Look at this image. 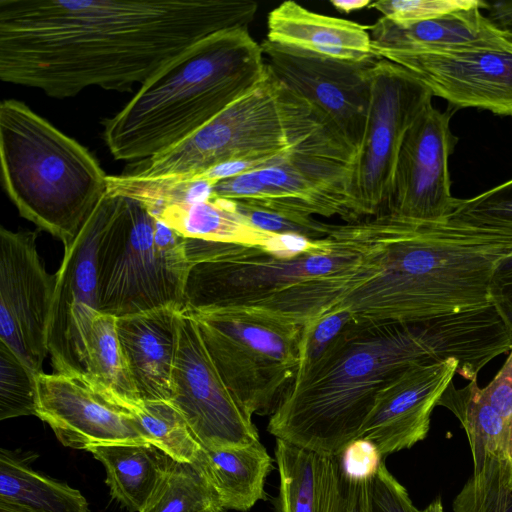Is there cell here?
<instances>
[{"mask_svg": "<svg viewBox=\"0 0 512 512\" xmlns=\"http://www.w3.org/2000/svg\"><path fill=\"white\" fill-rule=\"evenodd\" d=\"M251 0H0V79L54 98L131 91L197 42L245 28Z\"/></svg>", "mask_w": 512, "mask_h": 512, "instance_id": "obj_1", "label": "cell"}, {"mask_svg": "<svg viewBox=\"0 0 512 512\" xmlns=\"http://www.w3.org/2000/svg\"><path fill=\"white\" fill-rule=\"evenodd\" d=\"M495 307L413 322L356 320L305 376L294 379L271 413L276 439L337 456L358 434L378 393L413 365L458 361L468 381L512 348Z\"/></svg>", "mask_w": 512, "mask_h": 512, "instance_id": "obj_2", "label": "cell"}, {"mask_svg": "<svg viewBox=\"0 0 512 512\" xmlns=\"http://www.w3.org/2000/svg\"><path fill=\"white\" fill-rule=\"evenodd\" d=\"M329 234L358 254L334 308L359 321L413 322L488 306L493 268L512 252L511 231L453 218L380 213L333 224Z\"/></svg>", "mask_w": 512, "mask_h": 512, "instance_id": "obj_3", "label": "cell"}, {"mask_svg": "<svg viewBox=\"0 0 512 512\" xmlns=\"http://www.w3.org/2000/svg\"><path fill=\"white\" fill-rule=\"evenodd\" d=\"M267 63L248 29L215 33L150 77L113 117L103 138L115 159L155 156L184 140L264 77Z\"/></svg>", "mask_w": 512, "mask_h": 512, "instance_id": "obj_4", "label": "cell"}, {"mask_svg": "<svg viewBox=\"0 0 512 512\" xmlns=\"http://www.w3.org/2000/svg\"><path fill=\"white\" fill-rule=\"evenodd\" d=\"M319 250L295 257L263 248L186 239L184 310L249 311L304 326L344 296L358 254L327 236Z\"/></svg>", "mask_w": 512, "mask_h": 512, "instance_id": "obj_5", "label": "cell"}, {"mask_svg": "<svg viewBox=\"0 0 512 512\" xmlns=\"http://www.w3.org/2000/svg\"><path fill=\"white\" fill-rule=\"evenodd\" d=\"M3 187L20 215L68 246L107 194L93 155L25 103H0Z\"/></svg>", "mask_w": 512, "mask_h": 512, "instance_id": "obj_6", "label": "cell"}, {"mask_svg": "<svg viewBox=\"0 0 512 512\" xmlns=\"http://www.w3.org/2000/svg\"><path fill=\"white\" fill-rule=\"evenodd\" d=\"M327 129L336 130L306 99L276 78L267 65L263 79L212 120L169 149L134 162L123 174L138 178L192 177L236 160L272 163Z\"/></svg>", "mask_w": 512, "mask_h": 512, "instance_id": "obj_7", "label": "cell"}, {"mask_svg": "<svg viewBox=\"0 0 512 512\" xmlns=\"http://www.w3.org/2000/svg\"><path fill=\"white\" fill-rule=\"evenodd\" d=\"M100 312L121 318L159 308L184 311L186 237L138 200L120 196L97 253Z\"/></svg>", "mask_w": 512, "mask_h": 512, "instance_id": "obj_8", "label": "cell"}, {"mask_svg": "<svg viewBox=\"0 0 512 512\" xmlns=\"http://www.w3.org/2000/svg\"><path fill=\"white\" fill-rule=\"evenodd\" d=\"M189 313L238 402L251 415L272 413L296 375L302 326L249 311Z\"/></svg>", "mask_w": 512, "mask_h": 512, "instance_id": "obj_9", "label": "cell"}, {"mask_svg": "<svg viewBox=\"0 0 512 512\" xmlns=\"http://www.w3.org/2000/svg\"><path fill=\"white\" fill-rule=\"evenodd\" d=\"M356 151L334 129L324 130L274 163L221 180L214 196L301 216L352 221L349 189Z\"/></svg>", "mask_w": 512, "mask_h": 512, "instance_id": "obj_10", "label": "cell"}, {"mask_svg": "<svg viewBox=\"0 0 512 512\" xmlns=\"http://www.w3.org/2000/svg\"><path fill=\"white\" fill-rule=\"evenodd\" d=\"M370 87L366 131L349 189L352 221L384 211L405 135L433 97L409 71L383 58L370 69Z\"/></svg>", "mask_w": 512, "mask_h": 512, "instance_id": "obj_11", "label": "cell"}, {"mask_svg": "<svg viewBox=\"0 0 512 512\" xmlns=\"http://www.w3.org/2000/svg\"><path fill=\"white\" fill-rule=\"evenodd\" d=\"M120 196L107 193L65 248L48 325V354L54 373L85 375L86 340L100 312L97 253Z\"/></svg>", "mask_w": 512, "mask_h": 512, "instance_id": "obj_12", "label": "cell"}, {"mask_svg": "<svg viewBox=\"0 0 512 512\" xmlns=\"http://www.w3.org/2000/svg\"><path fill=\"white\" fill-rule=\"evenodd\" d=\"M375 56L405 68L433 96L457 108L512 116V42L502 34L463 45Z\"/></svg>", "mask_w": 512, "mask_h": 512, "instance_id": "obj_13", "label": "cell"}, {"mask_svg": "<svg viewBox=\"0 0 512 512\" xmlns=\"http://www.w3.org/2000/svg\"><path fill=\"white\" fill-rule=\"evenodd\" d=\"M170 401L204 448L244 446L259 440L252 415L228 389L193 316L183 311Z\"/></svg>", "mask_w": 512, "mask_h": 512, "instance_id": "obj_14", "label": "cell"}, {"mask_svg": "<svg viewBox=\"0 0 512 512\" xmlns=\"http://www.w3.org/2000/svg\"><path fill=\"white\" fill-rule=\"evenodd\" d=\"M271 72L306 99L357 152L364 139L370 106V69L376 58L351 61L314 54L264 40Z\"/></svg>", "mask_w": 512, "mask_h": 512, "instance_id": "obj_15", "label": "cell"}, {"mask_svg": "<svg viewBox=\"0 0 512 512\" xmlns=\"http://www.w3.org/2000/svg\"><path fill=\"white\" fill-rule=\"evenodd\" d=\"M36 239V231L0 229V341L39 374L56 277L47 273Z\"/></svg>", "mask_w": 512, "mask_h": 512, "instance_id": "obj_16", "label": "cell"}, {"mask_svg": "<svg viewBox=\"0 0 512 512\" xmlns=\"http://www.w3.org/2000/svg\"><path fill=\"white\" fill-rule=\"evenodd\" d=\"M450 117L431 103L413 122L402 142L382 213L424 222L449 218L456 198L451 195L448 159L457 142Z\"/></svg>", "mask_w": 512, "mask_h": 512, "instance_id": "obj_17", "label": "cell"}, {"mask_svg": "<svg viewBox=\"0 0 512 512\" xmlns=\"http://www.w3.org/2000/svg\"><path fill=\"white\" fill-rule=\"evenodd\" d=\"M36 416L66 447L149 444L134 416L83 374H37Z\"/></svg>", "mask_w": 512, "mask_h": 512, "instance_id": "obj_18", "label": "cell"}, {"mask_svg": "<svg viewBox=\"0 0 512 512\" xmlns=\"http://www.w3.org/2000/svg\"><path fill=\"white\" fill-rule=\"evenodd\" d=\"M458 366L457 360L449 359L413 365L400 373L376 396L357 438L373 441L384 457L424 440L432 412Z\"/></svg>", "mask_w": 512, "mask_h": 512, "instance_id": "obj_19", "label": "cell"}, {"mask_svg": "<svg viewBox=\"0 0 512 512\" xmlns=\"http://www.w3.org/2000/svg\"><path fill=\"white\" fill-rule=\"evenodd\" d=\"M182 312L165 307L117 318L119 341L139 401L171 399Z\"/></svg>", "mask_w": 512, "mask_h": 512, "instance_id": "obj_20", "label": "cell"}, {"mask_svg": "<svg viewBox=\"0 0 512 512\" xmlns=\"http://www.w3.org/2000/svg\"><path fill=\"white\" fill-rule=\"evenodd\" d=\"M267 27V40L279 45L343 60L376 58L368 27L312 12L292 0L269 13Z\"/></svg>", "mask_w": 512, "mask_h": 512, "instance_id": "obj_21", "label": "cell"}, {"mask_svg": "<svg viewBox=\"0 0 512 512\" xmlns=\"http://www.w3.org/2000/svg\"><path fill=\"white\" fill-rule=\"evenodd\" d=\"M279 512H332L342 473L337 456L276 439Z\"/></svg>", "mask_w": 512, "mask_h": 512, "instance_id": "obj_22", "label": "cell"}, {"mask_svg": "<svg viewBox=\"0 0 512 512\" xmlns=\"http://www.w3.org/2000/svg\"><path fill=\"white\" fill-rule=\"evenodd\" d=\"M487 2L443 16L399 25L384 17L368 27L375 55L384 51L412 52L445 48L492 38L501 33L489 22L482 10Z\"/></svg>", "mask_w": 512, "mask_h": 512, "instance_id": "obj_23", "label": "cell"}, {"mask_svg": "<svg viewBox=\"0 0 512 512\" xmlns=\"http://www.w3.org/2000/svg\"><path fill=\"white\" fill-rule=\"evenodd\" d=\"M223 509L246 512L264 497L272 459L260 440L244 446L202 449L195 463Z\"/></svg>", "mask_w": 512, "mask_h": 512, "instance_id": "obj_24", "label": "cell"}, {"mask_svg": "<svg viewBox=\"0 0 512 512\" xmlns=\"http://www.w3.org/2000/svg\"><path fill=\"white\" fill-rule=\"evenodd\" d=\"M148 210L158 220L186 238L262 248L273 235L249 224L237 211L234 200L217 196L203 201L168 204Z\"/></svg>", "mask_w": 512, "mask_h": 512, "instance_id": "obj_25", "label": "cell"}, {"mask_svg": "<svg viewBox=\"0 0 512 512\" xmlns=\"http://www.w3.org/2000/svg\"><path fill=\"white\" fill-rule=\"evenodd\" d=\"M88 451L104 466L111 496L130 511L142 512L168 456L151 444L100 445Z\"/></svg>", "mask_w": 512, "mask_h": 512, "instance_id": "obj_26", "label": "cell"}, {"mask_svg": "<svg viewBox=\"0 0 512 512\" xmlns=\"http://www.w3.org/2000/svg\"><path fill=\"white\" fill-rule=\"evenodd\" d=\"M0 512H88L81 492L0 452Z\"/></svg>", "mask_w": 512, "mask_h": 512, "instance_id": "obj_27", "label": "cell"}, {"mask_svg": "<svg viewBox=\"0 0 512 512\" xmlns=\"http://www.w3.org/2000/svg\"><path fill=\"white\" fill-rule=\"evenodd\" d=\"M438 406L450 410L464 428L472 453L473 473L481 471L492 460L506 464L509 427L486 400L477 379L463 388H455L452 381Z\"/></svg>", "mask_w": 512, "mask_h": 512, "instance_id": "obj_28", "label": "cell"}, {"mask_svg": "<svg viewBox=\"0 0 512 512\" xmlns=\"http://www.w3.org/2000/svg\"><path fill=\"white\" fill-rule=\"evenodd\" d=\"M85 375L123 407L139 401L112 315L99 312L93 320L86 340Z\"/></svg>", "mask_w": 512, "mask_h": 512, "instance_id": "obj_29", "label": "cell"}, {"mask_svg": "<svg viewBox=\"0 0 512 512\" xmlns=\"http://www.w3.org/2000/svg\"><path fill=\"white\" fill-rule=\"evenodd\" d=\"M124 407L134 416L149 444L175 461L197 462L203 446L171 401H136Z\"/></svg>", "mask_w": 512, "mask_h": 512, "instance_id": "obj_30", "label": "cell"}, {"mask_svg": "<svg viewBox=\"0 0 512 512\" xmlns=\"http://www.w3.org/2000/svg\"><path fill=\"white\" fill-rule=\"evenodd\" d=\"M221 502L200 468L168 456L163 475L142 512H222Z\"/></svg>", "mask_w": 512, "mask_h": 512, "instance_id": "obj_31", "label": "cell"}, {"mask_svg": "<svg viewBox=\"0 0 512 512\" xmlns=\"http://www.w3.org/2000/svg\"><path fill=\"white\" fill-rule=\"evenodd\" d=\"M37 374L0 341V420L35 415Z\"/></svg>", "mask_w": 512, "mask_h": 512, "instance_id": "obj_32", "label": "cell"}, {"mask_svg": "<svg viewBox=\"0 0 512 512\" xmlns=\"http://www.w3.org/2000/svg\"><path fill=\"white\" fill-rule=\"evenodd\" d=\"M502 463L492 460L472 476L453 500V512H512V489L505 486Z\"/></svg>", "mask_w": 512, "mask_h": 512, "instance_id": "obj_33", "label": "cell"}, {"mask_svg": "<svg viewBox=\"0 0 512 512\" xmlns=\"http://www.w3.org/2000/svg\"><path fill=\"white\" fill-rule=\"evenodd\" d=\"M354 321L355 318L348 310L334 308L302 326L299 364L294 379L308 374L336 345Z\"/></svg>", "mask_w": 512, "mask_h": 512, "instance_id": "obj_34", "label": "cell"}, {"mask_svg": "<svg viewBox=\"0 0 512 512\" xmlns=\"http://www.w3.org/2000/svg\"><path fill=\"white\" fill-rule=\"evenodd\" d=\"M449 218L512 232V179L469 199H457Z\"/></svg>", "mask_w": 512, "mask_h": 512, "instance_id": "obj_35", "label": "cell"}, {"mask_svg": "<svg viewBox=\"0 0 512 512\" xmlns=\"http://www.w3.org/2000/svg\"><path fill=\"white\" fill-rule=\"evenodd\" d=\"M236 202L237 211L253 227L271 234H297L309 239H321L330 233L333 224L313 216H301L272 211Z\"/></svg>", "mask_w": 512, "mask_h": 512, "instance_id": "obj_36", "label": "cell"}, {"mask_svg": "<svg viewBox=\"0 0 512 512\" xmlns=\"http://www.w3.org/2000/svg\"><path fill=\"white\" fill-rule=\"evenodd\" d=\"M482 3L481 0H379L372 2L369 8L396 24L409 25Z\"/></svg>", "mask_w": 512, "mask_h": 512, "instance_id": "obj_37", "label": "cell"}, {"mask_svg": "<svg viewBox=\"0 0 512 512\" xmlns=\"http://www.w3.org/2000/svg\"><path fill=\"white\" fill-rule=\"evenodd\" d=\"M368 512H421L406 488L389 472L385 461L368 482Z\"/></svg>", "mask_w": 512, "mask_h": 512, "instance_id": "obj_38", "label": "cell"}, {"mask_svg": "<svg viewBox=\"0 0 512 512\" xmlns=\"http://www.w3.org/2000/svg\"><path fill=\"white\" fill-rule=\"evenodd\" d=\"M337 457L342 475L356 482L371 480L385 461L378 446L366 438L350 441Z\"/></svg>", "mask_w": 512, "mask_h": 512, "instance_id": "obj_39", "label": "cell"}, {"mask_svg": "<svg viewBox=\"0 0 512 512\" xmlns=\"http://www.w3.org/2000/svg\"><path fill=\"white\" fill-rule=\"evenodd\" d=\"M488 292L491 304L512 333V252L494 266Z\"/></svg>", "mask_w": 512, "mask_h": 512, "instance_id": "obj_40", "label": "cell"}, {"mask_svg": "<svg viewBox=\"0 0 512 512\" xmlns=\"http://www.w3.org/2000/svg\"><path fill=\"white\" fill-rule=\"evenodd\" d=\"M482 392L489 404L512 427V349L500 371Z\"/></svg>", "mask_w": 512, "mask_h": 512, "instance_id": "obj_41", "label": "cell"}, {"mask_svg": "<svg viewBox=\"0 0 512 512\" xmlns=\"http://www.w3.org/2000/svg\"><path fill=\"white\" fill-rule=\"evenodd\" d=\"M369 481H351L342 475L340 491L332 512H368Z\"/></svg>", "mask_w": 512, "mask_h": 512, "instance_id": "obj_42", "label": "cell"}, {"mask_svg": "<svg viewBox=\"0 0 512 512\" xmlns=\"http://www.w3.org/2000/svg\"><path fill=\"white\" fill-rule=\"evenodd\" d=\"M484 10L489 22L510 42H512V1L487 3Z\"/></svg>", "mask_w": 512, "mask_h": 512, "instance_id": "obj_43", "label": "cell"}, {"mask_svg": "<svg viewBox=\"0 0 512 512\" xmlns=\"http://www.w3.org/2000/svg\"><path fill=\"white\" fill-rule=\"evenodd\" d=\"M330 3L339 11L350 13L352 11L369 8L372 2L369 0H332Z\"/></svg>", "mask_w": 512, "mask_h": 512, "instance_id": "obj_44", "label": "cell"}, {"mask_svg": "<svg viewBox=\"0 0 512 512\" xmlns=\"http://www.w3.org/2000/svg\"><path fill=\"white\" fill-rule=\"evenodd\" d=\"M502 478L505 486L512 489V427L510 429L507 461L505 465H502Z\"/></svg>", "mask_w": 512, "mask_h": 512, "instance_id": "obj_45", "label": "cell"}, {"mask_svg": "<svg viewBox=\"0 0 512 512\" xmlns=\"http://www.w3.org/2000/svg\"><path fill=\"white\" fill-rule=\"evenodd\" d=\"M421 512H444L441 498L437 497Z\"/></svg>", "mask_w": 512, "mask_h": 512, "instance_id": "obj_46", "label": "cell"}]
</instances>
